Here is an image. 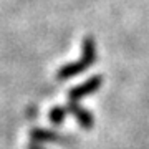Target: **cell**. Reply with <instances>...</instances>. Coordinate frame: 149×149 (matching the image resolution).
<instances>
[{"instance_id":"2","label":"cell","mask_w":149,"mask_h":149,"mask_svg":"<svg viewBox=\"0 0 149 149\" xmlns=\"http://www.w3.org/2000/svg\"><path fill=\"white\" fill-rule=\"evenodd\" d=\"M103 81H104L103 74L90 76L86 81L73 86V88L68 91V101H80V100H83V98H88V96L95 95L96 91L103 86Z\"/></svg>"},{"instance_id":"4","label":"cell","mask_w":149,"mask_h":149,"mask_svg":"<svg viewBox=\"0 0 149 149\" xmlns=\"http://www.w3.org/2000/svg\"><path fill=\"white\" fill-rule=\"evenodd\" d=\"M30 141L37 144H43V143H61L66 141V138H63L61 134L55 133L53 129H45V128H32L28 131Z\"/></svg>"},{"instance_id":"3","label":"cell","mask_w":149,"mask_h":149,"mask_svg":"<svg viewBox=\"0 0 149 149\" xmlns=\"http://www.w3.org/2000/svg\"><path fill=\"white\" fill-rule=\"evenodd\" d=\"M66 109H68V114H73L76 123L83 129H91L95 126V116H93V113L90 109L83 108L78 101H68Z\"/></svg>"},{"instance_id":"5","label":"cell","mask_w":149,"mask_h":149,"mask_svg":"<svg viewBox=\"0 0 149 149\" xmlns=\"http://www.w3.org/2000/svg\"><path fill=\"white\" fill-rule=\"evenodd\" d=\"M66 116H68L66 106H53L50 109V113H48V119H50V123L53 126H61L65 123V119H66Z\"/></svg>"},{"instance_id":"1","label":"cell","mask_w":149,"mask_h":149,"mask_svg":"<svg viewBox=\"0 0 149 149\" xmlns=\"http://www.w3.org/2000/svg\"><path fill=\"white\" fill-rule=\"evenodd\" d=\"M96 61V42L91 35H86L81 42V56L76 61L63 65L56 71V80L60 81H68L78 74L85 73L86 70H90Z\"/></svg>"},{"instance_id":"6","label":"cell","mask_w":149,"mask_h":149,"mask_svg":"<svg viewBox=\"0 0 149 149\" xmlns=\"http://www.w3.org/2000/svg\"><path fill=\"white\" fill-rule=\"evenodd\" d=\"M27 149H47V148H43L42 144H37V143H33V141H30L27 146Z\"/></svg>"}]
</instances>
